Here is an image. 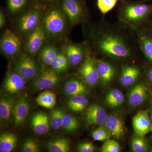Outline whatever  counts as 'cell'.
<instances>
[{
  "mask_svg": "<svg viewBox=\"0 0 152 152\" xmlns=\"http://www.w3.org/2000/svg\"><path fill=\"white\" fill-rule=\"evenodd\" d=\"M78 151L80 152H93L94 151V146L91 142H84L79 145Z\"/></svg>",
  "mask_w": 152,
  "mask_h": 152,
  "instance_id": "f35d334b",
  "label": "cell"
},
{
  "mask_svg": "<svg viewBox=\"0 0 152 152\" xmlns=\"http://www.w3.org/2000/svg\"><path fill=\"white\" fill-rule=\"evenodd\" d=\"M18 137L13 133H3L0 136V152H10L15 148Z\"/></svg>",
  "mask_w": 152,
  "mask_h": 152,
  "instance_id": "484cf974",
  "label": "cell"
},
{
  "mask_svg": "<svg viewBox=\"0 0 152 152\" xmlns=\"http://www.w3.org/2000/svg\"><path fill=\"white\" fill-rule=\"evenodd\" d=\"M96 64L101 83L107 84L111 82L116 74V70L113 65L104 58L96 59Z\"/></svg>",
  "mask_w": 152,
  "mask_h": 152,
  "instance_id": "9a60e30c",
  "label": "cell"
},
{
  "mask_svg": "<svg viewBox=\"0 0 152 152\" xmlns=\"http://www.w3.org/2000/svg\"><path fill=\"white\" fill-rule=\"evenodd\" d=\"M58 3L70 27L88 22L89 12L83 0H59Z\"/></svg>",
  "mask_w": 152,
  "mask_h": 152,
  "instance_id": "5b68a950",
  "label": "cell"
},
{
  "mask_svg": "<svg viewBox=\"0 0 152 152\" xmlns=\"http://www.w3.org/2000/svg\"><path fill=\"white\" fill-rule=\"evenodd\" d=\"M31 125L33 130L37 134H45L50 129L48 115L43 112H38L32 118Z\"/></svg>",
  "mask_w": 152,
  "mask_h": 152,
  "instance_id": "d6986e66",
  "label": "cell"
},
{
  "mask_svg": "<svg viewBox=\"0 0 152 152\" xmlns=\"http://www.w3.org/2000/svg\"><path fill=\"white\" fill-rule=\"evenodd\" d=\"M42 22L47 39L51 40L61 39L70 26L58 2L48 6Z\"/></svg>",
  "mask_w": 152,
  "mask_h": 152,
  "instance_id": "3957f363",
  "label": "cell"
},
{
  "mask_svg": "<svg viewBox=\"0 0 152 152\" xmlns=\"http://www.w3.org/2000/svg\"><path fill=\"white\" fill-rule=\"evenodd\" d=\"M116 15L119 22L133 31L145 28L152 16V4L138 0H120Z\"/></svg>",
  "mask_w": 152,
  "mask_h": 152,
  "instance_id": "7a4b0ae2",
  "label": "cell"
},
{
  "mask_svg": "<svg viewBox=\"0 0 152 152\" xmlns=\"http://www.w3.org/2000/svg\"><path fill=\"white\" fill-rule=\"evenodd\" d=\"M104 126L114 138L121 139L125 134V127L122 120L114 115L108 116Z\"/></svg>",
  "mask_w": 152,
  "mask_h": 152,
  "instance_id": "ffe728a7",
  "label": "cell"
},
{
  "mask_svg": "<svg viewBox=\"0 0 152 152\" xmlns=\"http://www.w3.org/2000/svg\"><path fill=\"white\" fill-rule=\"evenodd\" d=\"M151 151L152 152V149H151Z\"/></svg>",
  "mask_w": 152,
  "mask_h": 152,
  "instance_id": "bcb514c9",
  "label": "cell"
},
{
  "mask_svg": "<svg viewBox=\"0 0 152 152\" xmlns=\"http://www.w3.org/2000/svg\"><path fill=\"white\" fill-rule=\"evenodd\" d=\"M132 124L134 132L137 135L144 137L152 132V123L148 110H142L138 112L133 117Z\"/></svg>",
  "mask_w": 152,
  "mask_h": 152,
  "instance_id": "7c38bea8",
  "label": "cell"
},
{
  "mask_svg": "<svg viewBox=\"0 0 152 152\" xmlns=\"http://www.w3.org/2000/svg\"><path fill=\"white\" fill-rule=\"evenodd\" d=\"M80 123L77 119L70 114L65 113L64 117L62 128L69 132H74L77 129Z\"/></svg>",
  "mask_w": 152,
  "mask_h": 152,
  "instance_id": "d6a6232c",
  "label": "cell"
},
{
  "mask_svg": "<svg viewBox=\"0 0 152 152\" xmlns=\"http://www.w3.org/2000/svg\"><path fill=\"white\" fill-rule=\"evenodd\" d=\"M79 75L90 86H95L99 81L96 64V58L92 56L91 50L79 68Z\"/></svg>",
  "mask_w": 152,
  "mask_h": 152,
  "instance_id": "8fae6325",
  "label": "cell"
},
{
  "mask_svg": "<svg viewBox=\"0 0 152 152\" xmlns=\"http://www.w3.org/2000/svg\"><path fill=\"white\" fill-rule=\"evenodd\" d=\"M119 81L125 87H129L135 83L140 77L141 70L136 65L123 64L121 68Z\"/></svg>",
  "mask_w": 152,
  "mask_h": 152,
  "instance_id": "2e32d148",
  "label": "cell"
},
{
  "mask_svg": "<svg viewBox=\"0 0 152 152\" xmlns=\"http://www.w3.org/2000/svg\"><path fill=\"white\" fill-rule=\"evenodd\" d=\"M26 82L15 71H10L5 78L4 89L9 94H15L21 91L25 88Z\"/></svg>",
  "mask_w": 152,
  "mask_h": 152,
  "instance_id": "5bb4252c",
  "label": "cell"
},
{
  "mask_svg": "<svg viewBox=\"0 0 152 152\" xmlns=\"http://www.w3.org/2000/svg\"><path fill=\"white\" fill-rule=\"evenodd\" d=\"M138 1H142L147 2V1H149V0H138Z\"/></svg>",
  "mask_w": 152,
  "mask_h": 152,
  "instance_id": "f6af8a7d",
  "label": "cell"
},
{
  "mask_svg": "<svg viewBox=\"0 0 152 152\" xmlns=\"http://www.w3.org/2000/svg\"><path fill=\"white\" fill-rule=\"evenodd\" d=\"M39 106L45 108L53 109L56 103V94L50 90H46L39 94L36 99Z\"/></svg>",
  "mask_w": 152,
  "mask_h": 152,
  "instance_id": "cb8c5ba5",
  "label": "cell"
},
{
  "mask_svg": "<svg viewBox=\"0 0 152 152\" xmlns=\"http://www.w3.org/2000/svg\"><path fill=\"white\" fill-rule=\"evenodd\" d=\"M148 28V29L151 32H152V16L150 19L149 22L148 23V24L146 27H145Z\"/></svg>",
  "mask_w": 152,
  "mask_h": 152,
  "instance_id": "7bdbcfd3",
  "label": "cell"
},
{
  "mask_svg": "<svg viewBox=\"0 0 152 152\" xmlns=\"http://www.w3.org/2000/svg\"><path fill=\"white\" fill-rule=\"evenodd\" d=\"M147 96V89L145 85L143 84L136 85L129 94V104L133 107L140 105L145 101Z\"/></svg>",
  "mask_w": 152,
  "mask_h": 152,
  "instance_id": "44dd1931",
  "label": "cell"
},
{
  "mask_svg": "<svg viewBox=\"0 0 152 152\" xmlns=\"http://www.w3.org/2000/svg\"><path fill=\"white\" fill-rule=\"evenodd\" d=\"M61 80L59 74L51 69L48 68L39 73L33 83V88L35 91L54 88Z\"/></svg>",
  "mask_w": 152,
  "mask_h": 152,
  "instance_id": "30bf717a",
  "label": "cell"
},
{
  "mask_svg": "<svg viewBox=\"0 0 152 152\" xmlns=\"http://www.w3.org/2000/svg\"><path fill=\"white\" fill-rule=\"evenodd\" d=\"M47 39L42 20L37 28L25 37L23 42L26 53L35 56L38 54Z\"/></svg>",
  "mask_w": 152,
  "mask_h": 152,
  "instance_id": "ba28073f",
  "label": "cell"
},
{
  "mask_svg": "<svg viewBox=\"0 0 152 152\" xmlns=\"http://www.w3.org/2000/svg\"><path fill=\"white\" fill-rule=\"evenodd\" d=\"M147 75L151 82L152 83V68L149 69L147 72Z\"/></svg>",
  "mask_w": 152,
  "mask_h": 152,
  "instance_id": "b9f144b4",
  "label": "cell"
},
{
  "mask_svg": "<svg viewBox=\"0 0 152 152\" xmlns=\"http://www.w3.org/2000/svg\"><path fill=\"white\" fill-rule=\"evenodd\" d=\"M34 0H7V7L9 13L12 15L21 14L32 2Z\"/></svg>",
  "mask_w": 152,
  "mask_h": 152,
  "instance_id": "4316f807",
  "label": "cell"
},
{
  "mask_svg": "<svg viewBox=\"0 0 152 152\" xmlns=\"http://www.w3.org/2000/svg\"><path fill=\"white\" fill-rule=\"evenodd\" d=\"M40 4L45 6H48L54 3L58 2L59 0H35Z\"/></svg>",
  "mask_w": 152,
  "mask_h": 152,
  "instance_id": "60d3db41",
  "label": "cell"
},
{
  "mask_svg": "<svg viewBox=\"0 0 152 152\" xmlns=\"http://www.w3.org/2000/svg\"><path fill=\"white\" fill-rule=\"evenodd\" d=\"M23 152H37L39 151V147L35 141L31 139L26 140L22 148Z\"/></svg>",
  "mask_w": 152,
  "mask_h": 152,
  "instance_id": "74e56055",
  "label": "cell"
},
{
  "mask_svg": "<svg viewBox=\"0 0 152 152\" xmlns=\"http://www.w3.org/2000/svg\"><path fill=\"white\" fill-rule=\"evenodd\" d=\"M94 140L96 141H105L110 139L111 135L105 126H101L95 129L91 133Z\"/></svg>",
  "mask_w": 152,
  "mask_h": 152,
  "instance_id": "e575fe53",
  "label": "cell"
},
{
  "mask_svg": "<svg viewBox=\"0 0 152 152\" xmlns=\"http://www.w3.org/2000/svg\"><path fill=\"white\" fill-rule=\"evenodd\" d=\"M15 103L12 98L1 97L0 99V118L3 122H7L10 120L12 114Z\"/></svg>",
  "mask_w": 152,
  "mask_h": 152,
  "instance_id": "d4e9b609",
  "label": "cell"
},
{
  "mask_svg": "<svg viewBox=\"0 0 152 152\" xmlns=\"http://www.w3.org/2000/svg\"><path fill=\"white\" fill-rule=\"evenodd\" d=\"M140 51L152 63V32L146 28L133 31Z\"/></svg>",
  "mask_w": 152,
  "mask_h": 152,
  "instance_id": "4fadbf2b",
  "label": "cell"
},
{
  "mask_svg": "<svg viewBox=\"0 0 152 152\" xmlns=\"http://www.w3.org/2000/svg\"><path fill=\"white\" fill-rule=\"evenodd\" d=\"M6 18L5 15L4 13V12L1 10L0 12V28L1 29L3 28L5 26L6 24Z\"/></svg>",
  "mask_w": 152,
  "mask_h": 152,
  "instance_id": "ab89813d",
  "label": "cell"
},
{
  "mask_svg": "<svg viewBox=\"0 0 152 152\" xmlns=\"http://www.w3.org/2000/svg\"><path fill=\"white\" fill-rule=\"evenodd\" d=\"M14 71L26 81L35 79L39 73L37 63L33 56L27 53H21L15 58Z\"/></svg>",
  "mask_w": 152,
  "mask_h": 152,
  "instance_id": "8992f818",
  "label": "cell"
},
{
  "mask_svg": "<svg viewBox=\"0 0 152 152\" xmlns=\"http://www.w3.org/2000/svg\"><path fill=\"white\" fill-rule=\"evenodd\" d=\"M70 65L64 51L59 52L50 66V68L58 74L67 71Z\"/></svg>",
  "mask_w": 152,
  "mask_h": 152,
  "instance_id": "f546056e",
  "label": "cell"
},
{
  "mask_svg": "<svg viewBox=\"0 0 152 152\" xmlns=\"http://www.w3.org/2000/svg\"><path fill=\"white\" fill-rule=\"evenodd\" d=\"M47 7L33 1L17 20L16 26L19 35L25 37L37 28L42 20Z\"/></svg>",
  "mask_w": 152,
  "mask_h": 152,
  "instance_id": "277c9868",
  "label": "cell"
},
{
  "mask_svg": "<svg viewBox=\"0 0 152 152\" xmlns=\"http://www.w3.org/2000/svg\"><path fill=\"white\" fill-rule=\"evenodd\" d=\"M84 25L86 42L93 53L103 58L126 60L140 52L134 32L119 21L113 23L103 19Z\"/></svg>",
  "mask_w": 152,
  "mask_h": 152,
  "instance_id": "6da1fadb",
  "label": "cell"
},
{
  "mask_svg": "<svg viewBox=\"0 0 152 152\" xmlns=\"http://www.w3.org/2000/svg\"><path fill=\"white\" fill-rule=\"evenodd\" d=\"M131 147L134 152H145L148 148V143L144 137L137 135L135 134L132 139Z\"/></svg>",
  "mask_w": 152,
  "mask_h": 152,
  "instance_id": "836d02e7",
  "label": "cell"
},
{
  "mask_svg": "<svg viewBox=\"0 0 152 152\" xmlns=\"http://www.w3.org/2000/svg\"><path fill=\"white\" fill-rule=\"evenodd\" d=\"M47 147L50 152H67L70 149V143L67 139L61 138L50 141Z\"/></svg>",
  "mask_w": 152,
  "mask_h": 152,
  "instance_id": "83f0119b",
  "label": "cell"
},
{
  "mask_svg": "<svg viewBox=\"0 0 152 152\" xmlns=\"http://www.w3.org/2000/svg\"><path fill=\"white\" fill-rule=\"evenodd\" d=\"M65 94L70 96L78 95H86L88 93L85 85L77 79L72 78L66 82L64 86Z\"/></svg>",
  "mask_w": 152,
  "mask_h": 152,
  "instance_id": "7402d4cb",
  "label": "cell"
},
{
  "mask_svg": "<svg viewBox=\"0 0 152 152\" xmlns=\"http://www.w3.org/2000/svg\"><path fill=\"white\" fill-rule=\"evenodd\" d=\"M23 44L20 36L10 29L4 31L0 40L1 52L5 56L14 58L21 53Z\"/></svg>",
  "mask_w": 152,
  "mask_h": 152,
  "instance_id": "52a82bcc",
  "label": "cell"
},
{
  "mask_svg": "<svg viewBox=\"0 0 152 152\" xmlns=\"http://www.w3.org/2000/svg\"><path fill=\"white\" fill-rule=\"evenodd\" d=\"M29 104L26 98L21 97L14 106L12 112L14 124L20 126L23 124L27 118L29 111Z\"/></svg>",
  "mask_w": 152,
  "mask_h": 152,
  "instance_id": "ac0fdd59",
  "label": "cell"
},
{
  "mask_svg": "<svg viewBox=\"0 0 152 152\" xmlns=\"http://www.w3.org/2000/svg\"><path fill=\"white\" fill-rule=\"evenodd\" d=\"M59 52L58 48L53 44H45L39 53L41 62L46 66L50 67Z\"/></svg>",
  "mask_w": 152,
  "mask_h": 152,
  "instance_id": "603a6c76",
  "label": "cell"
},
{
  "mask_svg": "<svg viewBox=\"0 0 152 152\" xmlns=\"http://www.w3.org/2000/svg\"><path fill=\"white\" fill-rule=\"evenodd\" d=\"M124 101L122 92L118 89H114L108 93L105 97L106 103L112 108L121 105Z\"/></svg>",
  "mask_w": 152,
  "mask_h": 152,
  "instance_id": "4dcf8cb0",
  "label": "cell"
},
{
  "mask_svg": "<svg viewBox=\"0 0 152 152\" xmlns=\"http://www.w3.org/2000/svg\"><path fill=\"white\" fill-rule=\"evenodd\" d=\"M101 151L102 152H119L121 151V146L116 141L109 139L101 147Z\"/></svg>",
  "mask_w": 152,
  "mask_h": 152,
  "instance_id": "8d00e7d4",
  "label": "cell"
},
{
  "mask_svg": "<svg viewBox=\"0 0 152 152\" xmlns=\"http://www.w3.org/2000/svg\"><path fill=\"white\" fill-rule=\"evenodd\" d=\"M89 101L85 95H78L71 96L68 102V107L72 111L79 113L83 110Z\"/></svg>",
  "mask_w": 152,
  "mask_h": 152,
  "instance_id": "f1b7e54d",
  "label": "cell"
},
{
  "mask_svg": "<svg viewBox=\"0 0 152 152\" xmlns=\"http://www.w3.org/2000/svg\"><path fill=\"white\" fill-rule=\"evenodd\" d=\"M108 118L107 114L103 108L97 104H93L87 109L86 113V122L88 124L102 126Z\"/></svg>",
  "mask_w": 152,
  "mask_h": 152,
  "instance_id": "e0dca14e",
  "label": "cell"
},
{
  "mask_svg": "<svg viewBox=\"0 0 152 152\" xmlns=\"http://www.w3.org/2000/svg\"><path fill=\"white\" fill-rule=\"evenodd\" d=\"M63 49L70 65L73 66L81 64L91 51L86 42L75 43L68 41Z\"/></svg>",
  "mask_w": 152,
  "mask_h": 152,
  "instance_id": "9c48e42d",
  "label": "cell"
},
{
  "mask_svg": "<svg viewBox=\"0 0 152 152\" xmlns=\"http://www.w3.org/2000/svg\"><path fill=\"white\" fill-rule=\"evenodd\" d=\"M118 0H97V6L101 13L105 15L116 5Z\"/></svg>",
  "mask_w": 152,
  "mask_h": 152,
  "instance_id": "d590c367",
  "label": "cell"
},
{
  "mask_svg": "<svg viewBox=\"0 0 152 152\" xmlns=\"http://www.w3.org/2000/svg\"><path fill=\"white\" fill-rule=\"evenodd\" d=\"M149 115L150 118H151V121L152 123V108L151 109V112H150Z\"/></svg>",
  "mask_w": 152,
  "mask_h": 152,
  "instance_id": "ee69618b",
  "label": "cell"
},
{
  "mask_svg": "<svg viewBox=\"0 0 152 152\" xmlns=\"http://www.w3.org/2000/svg\"><path fill=\"white\" fill-rule=\"evenodd\" d=\"M65 114L62 109L54 108L50 114V124L52 128L55 130H58L62 128L64 117Z\"/></svg>",
  "mask_w": 152,
  "mask_h": 152,
  "instance_id": "1f68e13d",
  "label": "cell"
}]
</instances>
